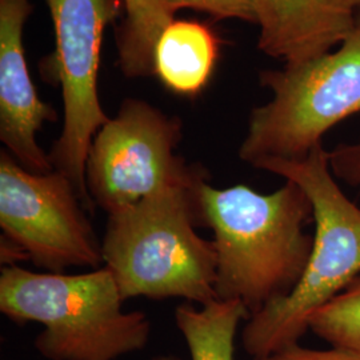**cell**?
Here are the masks:
<instances>
[{"label":"cell","mask_w":360,"mask_h":360,"mask_svg":"<svg viewBox=\"0 0 360 360\" xmlns=\"http://www.w3.org/2000/svg\"><path fill=\"white\" fill-rule=\"evenodd\" d=\"M202 227L214 233L219 300H236L250 318L290 295L309 263L314 221L309 195L291 180L270 193L245 184L198 188Z\"/></svg>","instance_id":"obj_1"},{"label":"cell","mask_w":360,"mask_h":360,"mask_svg":"<svg viewBox=\"0 0 360 360\" xmlns=\"http://www.w3.org/2000/svg\"><path fill=\"white\" fill-rule=\"evenodd\" d=\"M123 303L104 266L74 275L1 267L0 312L15 324L43 326L34 347L44 359L116 360L143 349L151 322Z\"/></svg>","instance_id":"obj_2"},{"label":"cell","mask_w":360,"mask_h":360,"mask_svg":"<svg viewBox=\"0 0 360 360\" xmlns=\"http://www.w3.org/2000/svg\"><path fill=\"white\" fill-rule=\"evenodd\" d=\"M200 184L162 190L108 215L103 266L124 302L180 297L205 306L218 300L215 245L196 231L202 227Z\"/></svg>","instance_id":"obj_3"},{"label":"cell","mask_w":360,"mask_h":360,"mask_svg":"<svg viewBox=\"0 0 360 360\" xmlns=\"http://www.w3.org/2000/svg\"><path fill=\"white\" fill-rule=\"evenodd\" d=\"M257 168L304 190L314 208L315 232L307 267L294 291L245 322L242 345L252 359L297 345L309 331L311 315L360 275V208L333 175L323 143L303 159H272Z\"/></svg>","instance_id":"obj_4"},{"label":"cell","mask_w":360,"mask_h":360,"mask_svg":"<svg viewBox=\"0 0 360 360\" xmlns=\"http://www.w3.org/2000/svg\"><path fill=\"white\" fill-rule=\"evenodd\" d=\"M260 84L272 99L251 111L239 159L257 168L272 159L306 158L334 126L360 112V13L336 51L263 71Z\"/></svg>","instance_id":"obj_5"},{"label":"cell","mask_w":360,"mask_h":360,"mask_svg":"<svg viewBox=\"0 0 360 360\" xmlns=\"http://www.w3.org/2000/svg\"><path fill=\"white\" fill-rule=\"evenodd\" d=\"M183 124L178 116L129 98L98 131L86 165L87 190L107 215L171 187H196L208 171L176 154Z\"/></svg>","instance_id":"obj_6"},{"label":"cell","mask_w":360,"mask_h":360,"mask_svg":"<svg viewBox=\"0 0 360 360\" xmlns=\"http://www.w3.org/2000/svg\"><path fill=\"white\" fill-rule=\"evenodd\" d=\"M55 32L50 59L60 84L65 123L50 151L52 166L74 184L89 212L95 205L86 165L98 131L110 120L99 101L98 74L104 31L120 13V0H46Z\"/></svg>","instance_id":"obj_7"},{"label":"cell","mask_w":360,"mask_h":360,"mask_svg":"<svg viewBox=\"0 0 360 360\" xmlns=\"http://www.w3.org/2000/svg\"><path fill=\"white\" fill-rule=\"evenodd\" d=\"M65 174H35L0 153L1 242L47 272L103 267L102 242Z\"/></svg>","instance_id":"obj_8"},{"label":"cell","mask_w":360,"mask_h":360,"mask_svg":"<svg viewBox=\"0 0 360 360\" xmlns=\"http://www.w3.org/2000/svg\"><path fill=\"white\" fill-rule=\"evenodd\" d=\"M31 10L30 0H0V141L27 171L49 174L55 168L37 135L58 116L39 98L28 71L23 30Z\"/></svg>","instance_id":"obj_9"},{"label":"cell","mask_w":360,"mask_h":360,"mask_svg":"<svg viewBox=\"0 0 360 360\" xmlns=\"http://www.w3.org/2000/svg\"><path fill=\"white\" fill-rule=\"evenodd\" d=\"M259 50L285 65L316 59L354 31L360 0H254Z\"/></svg>","instance_id":"obj_10"},{"label":"cell","mask_w":360,"mask_h":360,"mask_svg":"<svg viewBox=\"0 0 360 360\" xmlns=\"http://www.w3.org/2000/svg\"><path fill=\"white\" fill-rule=\"evenodd\" d=\"M220 40L206 25L174 20L156 43L154 74L180 96H196L206 87L218 60Z\"/></svg>","instance_id":"obj_11"},{"label":"cell","mask_w":360,"mask_h":360,"mask_svg":"<svg viewBox=\"0 0 360 360\" xmlns=\"http://www.w3.org/2000/svg\"><path fill=\"white\" fill-rule=\"evenodd\" d=\"M248 319V309L236 300L218 299L199 309L186 302L175 309V324L191 360H233L239 326Z\"/></svg>","instance_id":"obj_12"},{"label":"cell","mask_w":360,"mask_h":360,"mask_svg":"<svg viewBox=\"0 0 360 360\" xmlns=\"http://www.w3.org/2000/svg\"><path fill=\"white\" fill-rule=\"evenodd\" d=\"M126 20L119 31V65L129 77H150L154 74L156 43L165 28L172 23L163 0H123Z\"/></svg>","instance_id":"obj_13"},{"label":"cell","mask_w":360,"mask_h":360,"mask_svg":"<svg viewBox=\"0 0 360 360\" xmlns=\"http://www.w3.org/2000/svg\"><path fill=\"white\" fill-rule=\"evenodd\" d=\"M309 328L330 346L360 352V275L328 304L311 315Z\"/></svg>","instance_id":"obj_14"},{"label":"cell","mask_w":360,"mask_h":360,"mask_svg":"<svg viewBox=\"0 0 360 360\" xmlns=\"http://www.w3.org/2000/svg\"><path fill=\"white\" fill-rule=\"evenodd\" d=\"M169 13L191 8L217 19H239L257 25L254 0H163Z\"/></svg>","instance_id":"obj_15"},{"label":"cell","mask_w":360,"mask_h":360,"mask_svg":"<svg viewBox=\"0 0 360 360\" xmlns=\"http://www.w3.org/2000/svg\"><path fill=\"white\" fill-rule=\"evenodd\" d=\"M328 165L336 180L360 187V141L338 144L328 151Z\"/></svg>","instance_id":"obj_16"},{"label":"cell","mask_w":360,"mask_h":360,"mask_svg":"<svg viewBox=\"0 0 360 360\" xmlns=\"http://www.w3.org/2000/svg\"><path fill=\"white\" fill-rule=\"evenodd\" d=\"M252 360H360V352L343 347L312 349L302 347L299 343L282 348L267 356Z\"/></svg>","instance_id":"obj_17"},{"label":"cell","mask_w":360,"mask_h":360,"mask_svg":"<svg viewBox=\"0 0 360 360\" xmlns=\"http://www.w3.org/2000/svg\"><path fill=\"white\" fill-rule=\"evenodd\" d=\"M151 360H184L179 358V356H176V355H158V356H155Z\"/></svg>","instance_id":"obj_18"}]
</instances>
